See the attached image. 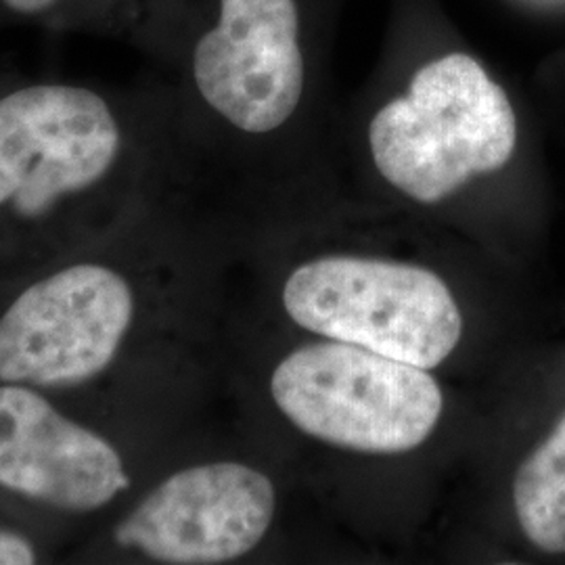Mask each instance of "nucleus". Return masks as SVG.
Here are the masks:
<instances>
[{"label": "nucleus", "mask_w": 565, "mask_h": 565, "mask_svg": "<svg viewBox=\"0 0 565 565\" xmlns=\"http://www.w3.org/2000/svg\"><path fill=\"white\" fill-rule=\"evenodd\" d=\"M39 562V548L18 530L0 525V565H30Z\"/></svg>", "instance_id": "10"}, {"label": "nucleus", "mask_w": 565, "mask_h": 565, "mask_svg": "<svg viewBox=\"0 0 565 565\" xmlns=\"http://www.w3.org/2000/svg\"><path fill=\"white\" fill-rule=\"evenodd\" d=\"M121 128L90 88L32 84L0 97V260L39 258L116 174Z\"/></svg>", "instance_id": "1"}, {"label": "nucleus", "mask_w": 565, "mask_h": 565, "mask_svg": "<svg viewBox=\"0 0 565 565\" xmlns=\"http://www.w3.org/2000/svg\"><path fill=\"white\" fill-rule=\"evenodd\" d=\"M281 306L291 323L317 338L427 371L452 359L467 324L438 270L361 254H324L294 266L281 285Z\"/></svg>", "instance_id": "4"}, {"label": "nucleus", "mask_w": 565, "mask_h": 565, "mask_svg": "<svg viewBox=\"0 0 565 565\" xmlns=\"http://www.w3.org/2000/svg\"><path fill=\"white\" fill-rule=\"evenodd\" d=\"M369 147L387 184L431 205L511 162L518 118L484 67L452 53L417 70L408 93L373 116Z\"/></svg>", "instance_id": "2"}, {"label": "nucleus", "mask_w": 565, "mask_h": 565, "mask_svg": "<svg viewBox=\"0 0 565 565\" xmlns=\"http://www.w3.org/2000/svg\"><path fill=\"white\" fill-rule=\"evenodd\" d=\"M268 394L303 436L369 457L422 448L445 415V392L431 371L324 338L281 356Z\"/></svg>", "instance_id": "3"}, {"label": "nucleus", "mask_w": 565, "mask_h": 565, "mask_svg": "<svg viewBox=\"0 0 565 565\" xmlns=\"http://www.w3.org/2000/svg\"><path fill=\"white\" fill-rule=\"evenodd\" d=\"M275 515L277 486L260 467L202 461L151 486L111 527V543L153 564H233L263 543Z\"/></svg>", "instance_id": "6"}, {"label": "nucleus", "mask_w": 565, "mask_h": 565, "mask_svg": "<svg viewBox=\"0 0 565 565\" xmlns=\"http://www.w3.org/2000/svg\"><path fill=\"white\" fill-rule=\"evenodd\" d=\"M145 289L121 264L78 258L34 277L0 308V384L46 394L99 384L132 352Z\"/></svg>", "instance_id": "5"}, {"label": "nucleus", "mask_w": 565, "mask_h": 565, "mask_svg": "<svg viewBox=\"0 0 565 565\" xmlns=\"http://www.w3.org/2000/svg\"><path fill=\"white\" fill-rule=\"evenodd\" d=\"M296 0H221V20L195 46L198 90L247 135L289 120L303 93Z\"/></svg>", "instance_id": "8"}, {"label": "nucleus", "mask_w": 565, "mask_h": 565, "mask_svg": "<svg viewBox=\"0 0 565 565\" xmlns=\"http://www.w3.org/2000/svg\"><path fill=\"white\" fill-rule=\"evenodd\" d=\"M132 486L120 448L42 390L0 384V490L63 515H90Z\"/></svg>", "instance_id": "7"}, {"label": "nucleus", "mask_w": 565, "mask_h": 565, "mask_svg": "<svg viewBox=\"0 0 565 565\" xmlns=\"http://www.w3.org/2000/svg\"><path fill=\"white\" fill-rule=\"evenodd\" d=\"M11 11L21 13V15H36L53 7L57 0H2Z\"/></svg>", "instance_id": "11"}, {"label": "nucleus", "mask_w": 565, "mask_h": 565, "mask_svg": "<svg viewBox=\"0 0 565 565\" xmlns=\"http://www.w3.org/2000/svg\"><path fill=\"white\" fill-rule=\"evenodd\" d=\"M511 499L525 541L545 555H565V413L518 465Z\"/></svg>", "instance_id": "9"}]
</instances>
